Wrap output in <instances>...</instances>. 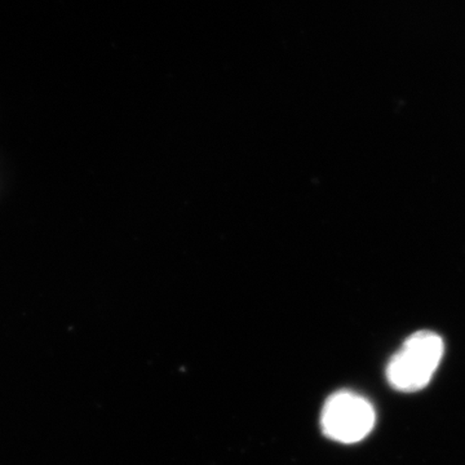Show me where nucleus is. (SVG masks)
Here are the masks:
<instances>
[{
  "label": "nucleus",
  "instance_id": "f257e3e1",
  "mask_svg": "<svg viewBox=\"0 0 465 465\" xmlns=\"http://www.w3.org/2000/svg\"><path fill=\"white\" fill-rule=\"evenodd\" d=\"M443 353L445 344L439 333H412L388 362V382L393 390L403 393L424 390L439 369Z\"/></svg>",
  "mask_w": 465,
  "mask_h": 465
},
{
  "label": "nucleus",
  "instance_id": "f03ea898",
  "mask_svg": "<svg viewBox=\"0 0 465 465\" xmlns=\"http://www.w3.org/2000/svg\"><path fill=\"white\" fill-rule=\"evenodd\" d=\"M374 406L354 391H341L324 403L321 424L329 439L341 443L360 442L374 430Z\"/></svg>",
  "mask_w": 465,
  "mask_h": 465
}]
</instances>
